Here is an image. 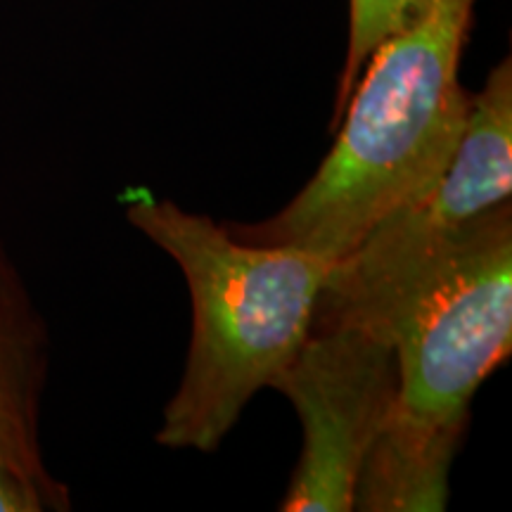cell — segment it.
Instances as JSON below:
<instances>
[{
    "label": "cell",
    "instance_id": "ba28073f",
    "mask_svg": "<svg viewBox=\"0 0 512 512\" xmlns=\"http://www.w3.org/2000/svg\"><path fill=\"white\" fill-rule=\"evenodd\" d=\"M46 510L31 486L0 458V512H41Z\"/></svg>",
    "mask_w": 512,
    "mask_h": 512
},
{
    "label": "cell",
    "instance_id": "8992f818",
    "mask_svg": "<svg viewBox=\"0 0 512 512\" xmlns=\"http://www.w3.org/2000/svg\"><path fill=\"white\" fill-rule=\"evenodd\" d=\"M46 380V325L0 247V458L36 491L46 510H67L69 494L50 475L41 444Z\"/></svg>",
    "mask_w": 512,
    "mask_h": 512
},
{
    "label": "cell",
    "instance_id": "6da1fadb",
    "mask_svg": "<svg viewBox=\"0 0 512 512\" xmlns=\"http://www.w3.org/2000/svg\"><path fill=\"white\" fill-rule=\"evenodd\" d=\"M475 0H427L358 76L330 155L271 219L228 230L252 245L344 259L377 223L439 181L463 138L472 95L460 57ZM337 124V126H339Z\"/></svg>",
    "mask_w": 512,
    "mask_h": 512
},
{
    "label": "cell",
    "instance_id": "277c9868",
    "mask_svg": "<svg viewBox=\"0 0 512 512\" xmlns=\"http://www.w3.org/2000/svg\"><path fill=\"white\" fill-rule=\"evenodd\" d=\"M512 64L508 57L472 95L451 164L422 192L370 230L330 268L311 330L349 325L392 342L399 318L486 211L510 202Z\"/></svg>",
    "mask_w": 512,
    "mask_h": 512
},
{
    "label": "cell",
    "instance_id": "52a82bcc",
    "mask_svg": "<svg viewBox=\"0 0 512 512\" xmlns=\"http://www.w3.org/2000/svg\"><path fill=\"white\" fill-rule=\"evenodd\" d=\"M427 0H349V43L344 57L342 79L335 102V117L332 126L337 128L347 107L349 95L354 91L358 76L370 60V55L406 27L418 12L425 8Z\"/></svg>",
    "mask_w": 512,
    "mask_h": 512
},
{
    "label": "cell",
    "instance_id": "5b68a950",
    "mask_svg": "<svg viewBox=\"0 0 512 512\" xmlns=\"http://www.w3.org/2000/svg\"><path fill=\"white\" fill-rule=\"evenodd\" d=\"M399 384L394 344L349 325L311 330L273 389L292 401L304 446L285 512H349Z\"/></svg>",
    "mask_w": 512,
    "mask_h": 512
},
{
    "label": "cell",
    "instance_id": "3957f363",
    "mask_svg": "<svg viewBox=\"0 0 512 512\" xmlns=\"http://www.w3.org/2000/svg\"><path fill=\"white\" fill-rule=\"evenodd\" d=\"M399 384L356 484L354 510L437 512L472 396L512 347V209L479 219L392 332Z\"/></svg>",
    "mask_w": 512,
    "mask_h": 512
},
{
    "label": "cell",
    "instance_id": "7a4b0ae2",
    "mask_svg": "<svg viewBox=\"0 0 512 512\" xmlns=\"http://www.w3.org/2000/svg\"><path fill=\"white\" fill-rule=\"evenodd\" d=\"M126 216L181 266L192 302L188 361L157 441L216 451L252 396L273 387L304 347L335 261L292 245H252L150 195L136 197Z\"/></svg>",
    "mask_w": 512,
    "mask_h": 512
}]
</instances>
